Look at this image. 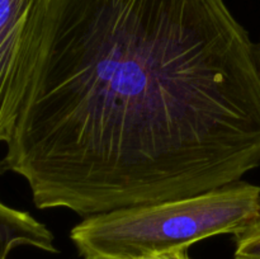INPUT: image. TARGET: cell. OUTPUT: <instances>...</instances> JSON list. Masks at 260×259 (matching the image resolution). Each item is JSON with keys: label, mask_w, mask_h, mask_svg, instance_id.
I'll return each mask as SVG.
<instances>
[{"label": "cell", "mask_w": 260, "mask_h": 259, "mask_svg": "<svg viewBox=\"0 0 260 259\" xmlns=\"http://www.w3.org/2000/svg\"><path fill=\"white\" fill-rule=\"evenodd\" d=\"M53 234L30 213L7 206L0 201V259H7L17 246H33L57 253Z\"/></svg>", "instance_id": "4"}, {"label": "cell", "mask_w": 260, "mask_h": 259, "mask_svg": "<svg viewBox=\"0 0 260 259\" xmlns=\"http://www.w3.org/2000/svg\"><path fill=\"white\" fill-rule=\"evenodd\" d=\"M52 0H0V144L12 137L32 84Z\"/></svg>", "instance_id": "3"}, {"label": "cell", "mask_w": 260, "mask_h": 259, "mask_svg": "<svg viewBox=\"0 0 260 259\" xmlns=\"http://www.w3.org/2000/svg\"><path fill=\"white\" fill-rule=\"evenodd\" d=\"M255 51H256V58H258V63L260 68V42L255 45Z\"/></svg>", "instance_id": "7"}, {"label": "cell", "mask_w": 260, "mask_h": 259, "mask_svg": "<svg viewBox=\"0 0 260 259\" xmlns=\"http://www.w3.org/2000/svg\"><path fill=\"white\" fill-rule=\"evenodd\" d=\"M3 172H5V168L4 164H3V160H0V174H2Z\"/></svg>", "instance_id": "8"}, {"label": "cell", "mask_w": 260, "mask_h": 259, "mask_svg": "<svg viewBox=\"0 0 260 259\" xmlns=\"http://www.w3.org/2000/svg\"><path fill=\"white\" fill-rule=\"evenodd\" d=\"M259 212L260 187L240 179L189 197L86 216L70 239L81 259H137L234 235Z\"/></svg>", "instance_id": "2"}, {"label": "cell", "mask_w": 260, "mask_h": 259, "mask_svg": "<svg viewBox=\"0 0 260 259\" xmlns=\"http://www.w3.org/2000/svg\"><path fill=\"white\" fill-rule=\"evenodd\" d=\"M3 159L37 208L189 197L260 167L255 45L223 0H52Z\"/></svg>", "instance_id": "1"}, {"label": "cell", "mask_w": 260, "mask_h": 259, "mask_svg": "<svg viewBox=\"0 0 260 259\" xmlns=\"http://www.w3.org/2000/svg\"><path fill=\"white\" fill-rule=\"evenodd\" d=\"M137 259H192L188 254V248H178L173 250L162 251V253L151 254V255L142 256Z\"/></svg>", "instance_id": "6"}, {"label": "cell", "mask_w": 260, "mask_h": 259, "mask_svg": "<svg viewBox=\"0 0 260 259\" xmlns=\"http://www.w3.org/2000/svg\"><path fill=\"white\" fill-rule=\"evenodd\" d=\"M234 259H260V212L246 226L234 234Z\"/></svg>", "instance_id": "5"}]
</instances>
